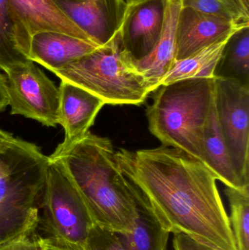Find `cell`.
<instances>
[{
  "label": "cell",
  "instance_id": "obj_1",
  "mask_svg": "<svg viewBox=\"0 0 249 250\" xmlns=\"http://www.w3.org/2000/svg\"><path fill=\"white\" fill-rule=\"evenodd\" d=\"M124 176L170 233H184L218 250H237L217 176L200 160L161 146L115 153Z\"/></svg>",
  "mask_w": 249,
  "mask_h": 250
},
{
  "label": "cell",
  "instance_id": "obj_2",
  "mask_svg": "<svg viewBox=\"0 0 249 250\" xmlns=\"http://www.w3.org/2000/svg\"><path fill=\"white\" fill-rule=\"evenodd\" d=\"M115 153L111 140L88 132L48 157L61 163L95 223L127 233L137 217V190L123 173Z\"/></svg>",
  "mask_w": 249,
  "mask_h": 250
},
{
  "label": "cell",
  "instance_id": "obj_3",
  "mask_svg": "<svg viewBox=\"0 0 249 250\" xmlns=\"http://www.w3.org/2000/svg\"><path fill=\"white\" fill-rule=\"evenodd\" d=\"M48 163L19 138L0 149V249L38 229Z\"/></svg>",
  "mask_w": 249,
  "mask_h": 250
},
{
  "label": "cell",
  "instance_id": "obj_4",
  "mask_svg": "<svg viewBox=\"0 0 249 250\" xmlns=\"http://www.w3.org/2000/svg\"><path fill=\"white\" fill-rule=\"evenodd\" d=\"M146 115L149 130L164 146L204 163V132L215 99V79H192L162 85Z\"/></svg>",
  "mask_w": 249,
  "mask_h": 250
},
{
  "label": "cell",
  "instance_id": "obj_5",
  "mask_svg": "<svg viewBox=\"0 0 249 250\" xmlns=\"http://www.w3.org/2000/svg\"><path fill=\"white\" fill-rule=\"evenodd\" d=\"M52 73L109 105H141L152 92L145 78L132 65L117 36L109 43Z\"/></svg>",
  "mask_w": 249,
  "mask_h": 250
},
{
  "label": "cell",
  "instance_id": "obj_6",
  "mask_svg": "<svg viewBox=\"0 0 249 250\" xmlns=\"http://www.w3.org/2000/svg\"><path fill=\"white\" fill-rule=\"evenodd\" d=\"M48 160L38 226L42 224L48 238L81 248L95 220L61 163Z\"/></svg>",
  "mask_w": 249,
  "mask_h": 250
},
{
  "label": "cell",
  "instance_id": "obj_7",
  "mask_svg": "<svg viewBox=\"0 0 249 250\" xmlns=\"http://www.w3.org/2000/svg\"><path fill=\"white\" fill-rule=\"evenodd\" d=\"M215 105L234 170L249 188V85L215 77Z\"/></svg>",
  "mask_w": 249,
  "mask_h": 250
},
{
  "label": "cell",
  "instance_id": "obj_8",
  "mask_svg": "<svg viewBox=\"0 0 249 250\" xmlns=\"http://www.w3.org/2000/svg\"><path fill=\"white\" fill-rule=\"evenodd\" d=\"M5 73L11 114L36 120L44 126H57L59 92L54 82L32 61Z\"/></svg>",
  "mask_w": 249,
  "mask_h": 250
},
{
  "label": "cell",
  "instance_id": "obj_9",
  "mask_svg": "<svg viewBox=\"0 0 249 250\" xmlns=\"http://www.w3.org/2000/svg\"><path fill=\"white\" fill-rule=\"evenodd\" d=\"M165 0H143L127 4L117 38L132 60L150 54L160 38L165 19Z\"/></svg>",
  "mask_w": 249,
  "mask_h": 250
},
{
  "label": "cell",
  "instance_id": "obj_10",
  "mask_svg": "<svg viewBox=\"0 0 249 250\" xmlns=\"http://www.w3.org/2000/svg\"><path fill=\"white\" fill-rule=\"evenodd\" d=\"M249 26V23L233 21L182 6L177 23L175 61L190 57Z\"/></svg>",
  "mask_w": 249,
  "mask_h": 250
},
{
  "label": "cell",
  "instance_id": "obj_11",
  "mask_svg": "<svg viewBox=\"0 0 249 250\" xmlns=\"http://www.w3.org/2000/svg\"><path fill=\"white\" fill-rule=\"evenodd\" d=\"M58 92V124L64 128L65 135L57 149H64L89 132L105 104L96 95L69 82L61 81Z\"/></svg>",
  "mask_w": 249,
  "mask_h": 250
},
{
  "label": "cell",
  "instance_id": "obj_12",
  "mask_svg": "<svg viewBox=\"0 0 249 250\" xmlns=\"http://www.w3.org/2000/svg\"><path fill=\"white\" fill-rule=\"evenodd\" d=\"M100 47L92 41L68 34L42 31L32 35L29 60L53 72L64 68Z\"/></svg>",
  "mask_w": 249,
  "mask_h": 250
},
{
  "label": "cell",
  "instance_id": "obj_13",
  "mask_svg": "<svg viewBox=\"0 0 249 250\" xmlns=\"http://www.w3.org/2000/svg\"><path fill=\"white\" fill-rule=\"evenodd\" d=\"M165 19L160 38L153 51L139 60H132L134 70L149 83L153 92L171 70L176 56V29L182 7L181 0H165Z\"/></svg>",
  "mask_w": 249,
  "mask_h": 250
},
{
  "label": "cell",
  "instance_id": "obj_14",
  "mask_svg": "<svg viewBox=\"0 0 249 250\" xmlns=\"http://www.w3.org/2000/svg\"><path fill=\"white\" fill-rule=\"evenodd\" d=\"M60 8L91 41L100 46L116 36L125 15L102 3L55 0Z\"/></svg>",
  "mask_w": 249,
  "mask_h": 250
},
{
  "label": "cell",
  "instance_id": "obj_15",
  "mask_svg": "<svg viewBox=\"0 0 249 250\" xmlns=\"http://www.w3.org/2000/svg\"><path fill=\"white\" fill-rule=\"evenodd\" d=\"M32 38L10 0H0V69L5 73L29 60Z\"/></svg>",
  "mask_w": 249,
  "mask_h": 250
},
{
  "label": "cell",
  "instance_id": "obj_16",
  "mask_svg": "<svg viewBox=\"0 0 249 250\" xmlns=\"http://www.w3.org/2000/svg\"><path fill=\"white\" fill-rule=\"evenodd\" d=\"M10 1L32 35L42 31H54L92 41L69 19L55 0Z\"/></svg>",
  "mask_w": 249,
  "mask_h": 250
},
{
  "label": "cell",
  "instance_id": "obj_17",
  "mask_svg": "<svg viewBox=\"0 0 249 250\" xmlns=\"http://www.w3.org/2000/svg\"><path fill=\"white\" fill-rule=\"evenodd\" d=\"M137 217L133 228L127 233H117L127 250H166L171 233L137 190Z\"/></svg>",
  "mask_w": 249,
  "mask_h": 250
},
{
  "label": "cell",
  "instance_id": "obj_18",
  "mask_svg": "<svg viewBox=\"0 0 249 250\" xmlns=\"http://www.w3.org/2000/svg\"><path fill=\"white\" fill-rule=\"evenodd\" d=\"M204 164L228 188L244 189L238 179L221 130L213 102L204 132Z\"/></svg>",
  "mask_w": 249,
  "mask_h": 250
},
{
  "label": "cell",
  "instance_id": "obj_19",
  "mask_svg": "<svg viewBox=\"0 0 249 250\" xmlns=\"http://www.w3.org/2000/svg\"><path fill=\"white\" fill-rule=\"evenodd\" d=\"M232 35L203 48L190 57L175 61L171 70L162 79L161 86L187 79L215 78L216 66Z\"/></svg>",
  "mask_w": 249,
  "mask_h": 250
},
{
  "label": "cell",
  "instance_id": "obj_20",
  "mask_svg": "<svg viewBox=\"0 0 249 250\" xmlns=\"http://www.w3.org/2000/svg\"><path fill=\"white\" fill-rule=\"evenodd\" d=\"M215 77L249 85V26L230 38L216 66Z\"/></svg>",
  "mask_w": 249,
  "mask_h": 250
},
{
  "label": "cell",
  "instance_id": "obj_21",
  "mask_svg": "<svg viewBox=\"0 0 249 250\" xmlns=\"http://www.w3.org/2000/svg\"><path fill=\"white\" fill-rule=\"evenodd\" d=\"M225 195L229 202V217L237 250H249V188L227 187Z\"/></svg>",
  "mask_w": 249,
  "mask_h": 250
},
{
  "label": "cell",
  "instance_id": "obj_22",
  "mask_svg": "<svg viewBox=\"0 0 249 250\" xmlns=\"http://www.w3.org/2000/svg\"><path fill=\"white\" fill-rule=\"evenodd\" d=\"M184 7L233 21L249 23L230 0H181Z\"/></svg>",
  "mask_w": 249,
  "mask_h": 250
},
{
  "label": "cell",
  "instance_id": "obj_23",
  "mask_svg": "<svg viewBox=\"0 0 249 250\" xmlns=\"http://www.w3.org/2000/svg\"><path fill=\"white\" fill-rule=\"evenodd\" d=\"M82 250H127L116 232L95 223L89 230Z\"/></svg>",
  "mask_w": 249,
  "mask_h": 250
},
{
  "label": "cell",
  "instance_id": "obj_24",
  "mask_svg": "<svg viewBox=\"0 0 249 250\" xmlns=\"http://www.w3.org/2000/svg\"><path fill=\"white\" fill-rule=\"evenodd\" d=\"M0 250H46V249H45L43 237L40 236L36 230L3 247Z\"/></svg>",
  "mask_w": 249,
  "mask_h": 250
},
{
  "label": "cell",
  "instance_id": "obj_25",
  "mask_svg": "<svg viewBox=\"0 0 249 250\" xmlns=\"http://www.w3.org/2000/svg\"><path fill=\"white\" fill-rule=\"evenodd\" d=\"M172 246L174 250H218L181 233L174 234Z\"/></svg>",
  "mask_w": 249,
  "mask_h": 250
},
{
  "label": "cell",
  "instance_id": "obj_26",
  "mask_svg": "<svg viewBox=\"0 0 249 250\" xmlns=\"http://www.w3.org/2000/svg\"><path fill=\"white\" fill-rule=\"evenodd\" d=\"M75 1L102 3L115 9V10L123 14H125L127 8V4L124 0H75Z\"/></svg>",
  "mask_w": 249,
  "mask_h": 250
},
{
  "label": "cell",
  "instance_id": "obj_27",
  "mask_svg": "<svg viewBox=\"0 0 249 250\" xmlns=\"http://www.w3.org/2000/svg\"><path fill=\"white\" fill-rule=\"evenodd\" d=\"M46 250H82L81 248L71 246L54 240L51 238H43Z\"/></svg>",
  "mask_w": 249,
  "mask_h": 250
},
{
  "label": "cell",
  "instance_id": "obj_28",
  "mask_svg": "<svg viewBox=\"0 0 249 250\" xmlns=\"http://www.w3.org/2000/svg\"><path fill=\"white\" fill-rule=\"evenodd\" d=\"M8 106V97L7 92V78L0 73V112H2Z\"/></svg>",
  "mask_w": 249,
  "mask_h": 250
},
{
  "label": "cell",
  "instance_id": "obj_29",
  "mask_svg": "<svg viewBox=\"0 0 249 250\" xmlns=\"http://www.w3.org/2000/svg\"><path fill=\"white\" fill-rule=\"evenodd\" d=\"M240 13L246 18L249 19V0H230Z\"/></svg>",
  "mask_w": 249,
  "mask_h": 250
},
{
  "label": "cell",
  "instance_id": "obj_30",
  "mask_svg": "<svg viewBox=\"0 0 249 250\" xmlns=\"http://www.w3.org/2000/svg\"><path fill=\"white\" fill-rule=\"evenodd\" d=\"M15 139L16 138H14L11 134L0 129V149L11 144Z\"/></svg>",
  "mask_w": 249,
  "mask_h": 250
},
{
  "label": "cell",
  "instance_id": "obj_31",
  "mask_svg": "<svg viewBox=\"0 0 249 250\" xmlns=\"http://www.w3.org/2000/svg\"><path fill=\"white\" fill-rule=\"evenodd\" d=\"M127 4H133V3L138 2V1H143V0H124Z\"/></svg>",
  "mask_w": 249,
  "mask_h": 250
}]
</instances>
